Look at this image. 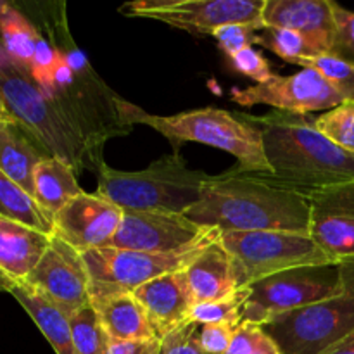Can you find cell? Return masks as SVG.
<instances>
[{"label": "cell", "mask_w": 354, "mask_h": 354, "mask_svg": "<svg viewBox=\"0 0 354 354\" xmlns=\"http://www.w3.org/2000/svg\"><path fill=\"white\" fill-rule=\"evenodd\" d=\"M114 102L121 123L145 124L173 142H197L228 152L237 159L235 173H270L261 130L248 116L239 120L218 107L156 116L124 100L114 99Z\"/></svg>", "instance_id": "4"}, {"label": "cell", "mask_w": 354, "mask_h": 354, "mask_svg": "<svg viewBox=\"0 0 354 354\" xmlns=\"http://www.w3.org/2000/svg\"><path fill=\"white\" fill-rule=\"evenodd\" d=\"M0 121H9V123H16V120H14L12 116H10V113L7 111L6 104H3L2 97H0Z\"/></svg>", "instance_id": "40"}, {"label": "cell", "mask_w": 354, "mask_h": 354, "mask_svg": "<svg viewBox=\"0 0 354 354\" xmlns=\"http://www.w3.org/2000/svg\"><path fill=\"white\" fill-rule=\"evenodd\" d=\"M310 237L334 265L354 261V182L311 194Z\"/></svg>", "instance_id": "14"}, {"label": "cell", "mask_w": 354, "mask_h": 354, "mask_svg": "<svg viewBox=\"0 0 354 354\" xmlns=\"http://www.w3.org/2000/svg\"><path fill=\"white\" fill-rule=\"evenodd\" d=\"M133 294L144 306L159 341L190 320L196 304L183 272L158 277L138 287Z\"/></svg>", "instance_id": "17"}, {"label": "cell", "mask_w": 354, "mask_h": 354, "mask_svg": "<svg viewBox=\"0 0 354 354\" xmlns=\"http://www.w3.org/2000/svg\"><path fill=\"white\" fill-rule=\"evenodd\" d=\"M69 324L76 354H106L109 337L104 332L92 304L69 318Z\"/></svg>", "instance_id": "29"}, {"label": "cell", "mask_w": 354, "mask_h": 354, "mask_svg": "<svg viewBox=\"0 0 354 354\" xmlns=\"http://www.w3.org/2000/svg\"><path fill=\"white\" fill-rule=\"evenodd\" d=\"M0 97L10 116L50 158L83 168L95 142L55 97H48L31 75L14 64L0 47Z\"/></svg>", "instance_id": "3"}, {"label": "cell", "mask_w": 354, "mask_h": 354, "mask_svg": "<svg viewBox=\"0 0 354 354\" xmlns=\"http://www.w3.org/2000/svg\"><path fill=\"white\" fill-rule=\"evenodd\" d=\"M261 21L265 28L299 33L313 55H337L332 0H265Z\"/></svg>", "instance_id": "16"}, {"label": "cell", "mask_w": 354, "mask_h": 354, "mask_svg": "<svg viewBox=\"0 0 354 354\" xmlns=\"http://www.w3.org/2000/svg\"><path fill=\"white\" fill-rule=\"evenodd\" d=\"M221 232L218 228L201 227L185 214L123 211V220L111 242V248L171 254L211 244L218 241Z\"/></svg>", "instance_id": "11"}, {"label": "cell", "mask_w": 354, "mask_h": 354, "mask_svg": "<svg viewBox=\"0 0 354 354\" xmlns=\"http://www.w3.org/2000/svg\"><path fill=\"white\" fill-rule=\"evenodd\" d=\"M35 201L45 213L57 214L69 201L83 192L75 176V168L59 158H45L33 173Z\"/></svg>", "instance_id": "23"}, {"label": "cell", "mask_w": 354, "mask_h": 354, "mask_svg": "<svg viewBox=\"0 0 354 354\" xmlns=\"http://www.w3.org/2000/svg\"><path fill=\"white\" fill-rule=\"evenodd\" d=\"M0 289L9 292L26 310L55 353L76 354L69 318L44 292L26 280H14L3 275H0Z\"/></svg>", "instance_id": "18"}, {"label": "cell", "mask_w": 354, "mask_h": 354, "mask_svg": "<svg viewBox=\"0 0 354 354\" xmlns=\"http://www.w3.org/2000/svg\"><path fill=\"white\" fill-rule=\"evenodd\" d=\"M265 30L259 24H227V26L218 28L213 33V37L216 38L220 48L228 55V57H234L235 54H239L244 48L251 47L252 44H258V35L256 31Z\"/></svg>", "instance_id": "32"}, {"label": "cell", "mask_w": 354, "mask_h": 354, "mask_svg": "<svg viewBox=\"0 0 354 354\" xmlns=\"http://www.w3.org/2000/svg\"><path fill=\"white\" fill-rule=\"evenodd\" d=\"M26 282L44 292L68 318L92 304L90 277L83 254L54 235Z\"/></svg>", "instance_id": "13"}, {"label": "cell", "mask_w": 354, "mask_h": 354, "mask_svg": "<svg viewBox=\"0 0 354 354\" xmlns=\"http://www.w3.org/2000/svg\"><path fill=\"white\" fill-rule=\"evenodd\" d=\"M235 328L232 325H201V346L207 354H225L234 339Z\"/></svg>", "instance_id": "37"}, {"label": "cell", "mask_w": 354, "mask_h": 354, "mask_svg": "<svg viewBox=\"0 0 354 354\" xmlns=\"http://www.w3.org/2000/svg\"><path fill=\"white\" fill-rule=\"evenodd\" d=\"M258 44L275 52L279 57L290 64L297 59L313 55L310 45L299 33L292 30H283V28H265L263 33L258 35Z\"/></svg>", "instance_id": "30"}, {"label": "cell", "mask_w": 354, "mask_h": 354, "mask_svg": "<svg viewBox=\"0 0 354 354\" xmlns=\"http://www.w3.org/2000/svg\"><path fill=\"white\" fill-rule=\"evenodd\" d=\"M315 128L337 147L354 154V102H342L341 106L325 111L315 118Z\"/></svg>", "instance_id": "28"}, {"label": "cell", "mask_w": 354, "mask_h": 354, "mask_svg": "<svg viewBox=\"0 0 354 354\" xmlns=\"http://www.w3.org/2000/svg\"><path fill=\"white\" fill-rule=\"evenodd\" d=\"M339 296L279 315L261 325L280 354H324L354 332V261Z\"/></svg>", "instance_id": "6"}, {"label": "cell", "mask_w": 354, "mask_h": 354, "mask_svg": "<svg viewBox=\"0 0 354 354\" xmlns=\"http://www.w3.org/2000/svg\"><path fill=\"white\" fill-rule=\"evenodd\" d=\"M97 194L123 211L185 214L201 199L209 175L187 168L178 154L165 156L142 171H118L97 166Z\"/></svg>", "instance_id": "5"}, {"label": "cell", "mask_w": 354, "mask_h": 354, "mask_svg": "<svg viewBox=\"0 0 354 354\" xmlns=\"http://www.w3.org/2000/svg\"><path fill=\"white\" fill-rule=\"evenodd\" d=\"M265 0H140L124 3L128 17L161 21L190 33L213 35L227 24H259ZM265 28V26H263Z\"/></svg>", "instance_id": "10"}, {"label": "cell", "mask_w": 354, "mask_h": 354, "mask_svg": "<svg viewBox=\"0 0 354 354\" xmlns=\"http://www.w3.org/2000/svg\"><path fill=\"white\" fill-rule=\"evenodd\" d=\"M234 261L239 289L297 266L334 265L308 234L297 232H221Z\"/></svg>", "instance_id": "8"}, {"label": "cell", "mask_w": 354, "mask_h": 354, "mask_svg": "<svg viewBox=\"0 0 354 354\" xmlns=\"http://www.w3.org/2000/svg\"><path fill=\"white\" fill-rule=\"evenodd\" d=\"M106 354H161V341L159 339H147V341L107 339Z\"/></svg>", "instance_id": "38"}, {"label": "cell", "mask_w": 354, "mask_h": 354, "mask_svg": "<svg viewBox=\"0 0 354 354\" xmlns=\"http://www.w3.org/2000/svg\"><path fill=\"white\" fill-rule=\"evenodd\" d=\"M324 354H354V332H351L348 337L342 339L339 344H335L334 348H330Z\"/></svg>", "instance_id": "39"}, {"label": "cell", "mask_w": 354, "mask_h": 354, "mask_svg": "<svg viewBox=\"0 0 354 354\" xmlns=\"http://www.w3.org/2000/svg\"><path fill=\"white\" fill-rule=\"evenodd\" d=\"M52 235L0 216V275L26 280L44 258Z\"/></svg>", "instance_id": "19"}, {"label": "cell", "mask_w": 354, "mask_h": 354, "mask_svg": "<svg viewBox=\"0 0 354 354\" xmlns=\"http://www.w3.org/2000/svg\"><path fill=\"white\" fill-rule=\"evenodd\" d=\"M123 209L99 194L82 192L52 218V235L80 252L109 248Z\"/></svg>", "instance_id": "15"}, {"label": "cell", "mask_w": 354, "mask_h": 354, "mask_svg": "<svg viewBox=\"0 0 354 354\" xmlns=\"http://www.w3.org/2000/svg\"><path fill=\"white\" fill-rule=\"evenodd\" d=\"M335 19V54L354 62V12L332 2Z\"/></svg>", "instance_id": "34"}, {"label": "cell", "mask_w": 354, "mask_h": 354, "mask_svg": "<svg viewBox=\"0 0 354 354\" xmlns=\"http://www.w3.org/2000/svg\"><path fill=\"white\" fill-rule=\"evenodd\" d=\"M183 273L196 303L223 299L239 290L234 261L220 239L203 249Z\"/></svg>", "instance_id": "20"}, {"label": "cell", "mask_w": 354, "mask_h": 354, "mask_svg": "<svg viewBox=\"0 0 354 354\" xmlns=\"http://www.w3.org/2000/svg\"><path fill=\"white\" fill-rule=\"evenodd\" d=\"M230 95L239 106L266 104L282 113L301 116H308L315 111H330L346 102L344 97L315 69H301L290 76L273 75L265 83L234 88Z\"/></svg>", "instance_id": "12"}, {"label": "cell", "mask_w": 354, "mask_h": 354, "mask_svg": "<svg viewBox=\"0 0 354 354\" xmlns=\"http://www.w3.org/2000/svg\"><path fill=\"white\" fill-rule=\"evenodd\" d=\"M0 216L21 221L44 234L52 235V216L41 209L33 196L0 169Z\"/></svg>", "instance_id": "25"}, {"label": "cell", "mask_w": 354, "mask_h": 354, "mask_svg": "<svg viewBox=\"0 0 354 354\" xmlns=\"http://www.w3.org/2000/svg\"><path fill=\"white\" fill-rule=\"evenodd\" d=\"M59 50L50 47L47 40L40 38L37 45V52H35L33 62H31L30 75L35 80L38 86L47 93L48 97H54L55 86H54V69L57 64Z\"/></svg>", "instance_id": "31"}, {"label": "cell", "mask_w": 354, "mask_h": 354, "mask_svg": "<svg viewBox=\"0 0 354 354\" xmlns=\"http://www.w3.org/2000/svg\"><path fill=\"white\" fill-rule=\"evenodd\" d=\"M207 245L171 254L128 251L111 245L82 252L90 277V296L99 299L113 294H133L138 287L158 277L183 272Z\"/></svg>", "instance_id": "9"}, {"label": "cell", "mask_w": 354, "mask_h": 354, "mask_svg": "<svg viewBox=\"0 0 354 354\" xmlns=\"http://www.w3.org/2000/svg\"><path fill=\"white\" fill-rule=\"evenodd\" d=\"M232 59V64L242 75L249 76L251 80H254L256 83H265L268 82L273 76L272 68H270L268 61L263 57L261 52L254 50L252 47L244 48L239 54H235Z\"/></svg>", "instance_id": "36"}, {"label": "cell", "mask_w": 354, "mask_h": 354, "mask_svg": "<svg viewBox=\"0 0 354 354\" xmlns=\"http://www.w3.org/2000/svg\"><path fill=\"white\" fill-rule=\"evenodd\" d=\"M249 289H239L230 296L207 303H196L190 313V320L199 325H232L242 324V310L248 301Z\"/></svg>", "instance_id": "27"}, {"label": "cell", "mask_w": 354, "mask_h": 354, "mask_svg": "<svg viewBox=\"0 0 354 354\" xmlns=\"http://www.w3.org/2000/svg\"><path fill=\"white\" fill-rule=\"evenodd\" d=\"M268 341L270 337L263 332L259 325L242 322L235 328L234 339H232L225 354H256Z\"/></svg>", "instance_id": "35"}, {"label": "cell", "mask_w": 354, "mask_h": 354, "mask_svg": "<svg viewBox=\"0 0 354 354\" xmlns=\"http://www.w3.org/2000/svg\"><path fill=\"white\" fill-rule=\"evenodd\" d=\"M263 135L266 161L273 182L310 197L317 190L354 182V154L325 138L315 120L273 111L249 118Z\"/></svg>", "instance_id": "2"}, {"label": "cell", "mask_w": 354, "mask_h": 354, "mask_svg": "<svg viewBox=\"0 0 354 354\" xmlns=\"http://www.w3.org/2000/svg\"><path fill=\"white\" fill-rule=\"evenodd\" d=\"M292 64L303 69H315L320 73L346 102H354V62L341 55H311L294 61Z\"/></svg>", "instance_id": "26"}, {"label": "cell", "mask_w": 354, "mask_h": 354, "mask_svg": "<svg viewBox=\"0 0 354 354\" xmlns=\"http://www.w3.org/2000/svg\"><path fill=\"white\" fill-rule=\"evenodd\" d=\"M220 232H297L310 235V197L273 182L266 173L209 176L199 203L185 213Z\"/></svg>", "instance_id": "1"}, {"label": "cell", "mask_w": 354, "mask_h": 354, "mask_svg": "<svg viewBox=\"0 0 354 354\" xmlns=\"http://www.w3.org/2000/svg\"><path fill=\"white\" fill-rule=\"evenodd\" d=\"M45 154L17 123L0 121V169L23 187L30 196L35 194L33 173Z\"/></svg>", "instance_id": "22"}, {"label": "cell", "mask_w": 354, "mask_h": 354, "mask_svg": "<svg viewBox=\"0 0 354 354\" xmlns=\"http://www.w3.org/2000/svg\"><path fill=\"white\" fill-rule=\"evenodd\" d=\"M100 325L114 341H147L158 339L147 313L135 294H113L92 299Z\"/></svg>", "instance_id": "21"}, {"label": "cell", "mask_w": 354, "mask_h": 354, "mask_svg": "<svg viewBox=\"0 0 354 354\" xmlns=\"http://www.w3.org/2000/svg\"><path fill=\"white\" fill-rule=\"evenodd\" d=\"M348 287L344 265L297 266L248 287L242 322L261 327L279 315L342 294Z\"/></svg>", "instance_id": "7"}, {"label": "cell", "mask_w": 354, "mask_h": 354, "mask_svg": "<svg viewBox=\"0 0 354 354\" xmlns=\"http://www.w3.org/2000/svg\"><path fill=\"white\" fill-rule=\"evenodd\" d=\"M0 35L2 47L10 61L30 73L37 45L40 41L37 28L9 3H0Z\"/></svg>", "instance_id": "24"}, {"label": "cell", "mask_w": 354, "mask_h": 354, "mask_svg": "<svg viewBox=\"0 0 354 354\" xmlns=\"http://www.w3.org/2000/svg\"><path fill=\"white\" fill-rule=\"evenodd\" d=\"M201 325L187 320L161 339V354H207L199 341Z\"/></svg>", "instance_id": "33"}, {"label": "cell", "mask_w": 354, "mask_h": 354, "mask_svg": "<svg viewBox=\"0 0 354 354\" xmlns=\"http://www.w3.org/2000/svg\"><path fill=\"white\" fill-rule=\"evenodd\" d=\"M256 354H280V351H279V349H277V346L273 344L272 339H270V341L266 342V344L263 346V348L259 349V351L256 353Z\"/></svg>", "instance_id": "41"}]
</instances>
